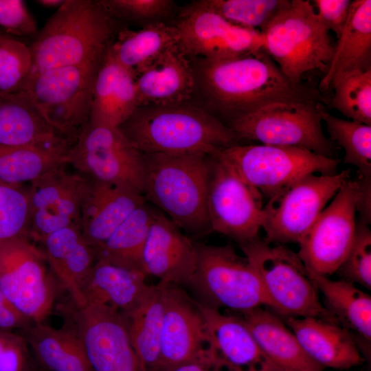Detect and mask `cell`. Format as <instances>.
I'll use <instances>...</instances> for the list:
<instances>
[{
    "label": "cell",
    "mask_w": 371,
    "mask_h": 371,
    "mask_svg": "<svg viewBox=\"0 0 371 371\" xmlns=\"http://www.w3.org/2000/svg\"><path fill=\"white\" fill-rule=\"evenodd\" d=\"M190 59L193 96L197 95L201 107L227 126L272 104L325 101L317 86L291 82L264 49L238 57Z\"/></svg>",
    "instance_id": "cell-1"
},
{
    "label": "cell",
    "mask_w": 371,
    "mask_h": 371,
    "mask_svg": "<svg viewBox=\"0 0 371 371\" xmlns=\"http://www.w3.org/2000/svg\"><path fill=\"white\" fill-rule=\"evenodd\" d=\"M117 128L142 153L210 155L240 142L229 126L190 101L140 105Z\"/></svg>",
    "instance_id": "cell-2"
},
{
    "label": "cell",
    "mask_w": 371,
    "mask_h": 371,
    "mask_svg": "<svg viewBox=\"0 0 371 371\" xmlns=\"http://www.w3.org/2000/svg\"><path fill=\"white\" fill-rule=\"evenodd\" d=\"M118 25L99 0H65L29 45L31 72L66 66L99 69L122 30Z\"/></svg>",
    "instance_id": "cell-3"
},
{
    "label": "cell",
    "mask_w": 371,
    "mask_h": 371,
    "mask_svg": "<svg viewBox=\"0 0 371 371\" xmlns=\"http://www.w3.org/2000/svg\"><path fill=\"white\" fill-rule=\"evenodd\" d=\"M143 196L194 237L212 232L207 211L208 155L143 153Z\"/></svg>",
    "instance_id": "cell-4"
},
{
    "label": "cell",
    "mask_w": 371,
    "mask_h": 371,
    "mask_svg": "<svg viewBox=\"0 0 371 371\" xmlns=\"http://www.w3.org/2000/svg\"><path fill=\"white\" fill-rule=\"evenodd\" d=\"M263 49L293 83L308 76L326 74L335 43L311 1L291 0L260 32Z\"/></svg>",
    "instance_id": "cell-5"
},
{
    "label": "cell",
    "mask_w": 371,
    "mask_h": 371,
    "mask_svg": "<svg viewBox=\"0 0 371 371\" xmlns=\"http://www.w3.org/2000/svg\"><path fill=\"white\" fill-rule=\"evenodd\" d=\"M239 247L255 269L267 307L274 313L283 318L315 317L339 325L323 306L297 253L260 238Z\"/></svg>",
    "instance_id": "cell-6"
},
{
    "label": "cell",
    "mask_w": 371,
    "mask_h": 371,
    "mask_svg": "<svg viewBox=\"0 0 371 371\" xmlns=\"http://www.w3.org/2000/svg\"><path fill=\"white\" fill-rule=\"evenodd\" d=\"M197 262L188 287L199 302L238 313L268 303L253 266L227 243L221 246L195 241Z\"/></svg>",
    "instance_id": "cell-7"
},
{
    "label": "cell",
    "mask_w": 371,
    "mask_h": 371,
    "mask_svg": "<svg viewBox=\"0 0 371 371\" xmlns=\"http://www.w3.org/2000/svg\"><path fill=\"white\" fill-rule=\"evenodd\" d=\"M245 183L270 199L309 174L334 175L340 163L308 150L268 144H236L212 154Z\"/></svg>",
    "instance_id": "cell-8"
},
{
    "label": "cell",
    "mask_w": 371,
    "mask_h": 371,
    "mask_svg": "<svg viewBox=\"0 0 371 371\" xmlns=\"http://www.w3.org/2000/svg\"><path fill=\"white\" fill-rule=\"evenodd\" d=\"M325 106L321 101L272 104L228 125L239 141L304 148L336 157L333 142L322 129Z\"/></svg>",
    "instance_id": "cell-9"
},
{
    "label": "cell",
    "mask_w": 371,
    "mask_h": 371,
    "mask_svg": "<svg viewBox=\"0 0 371 371\" xmlns=\"http://www.w3.org/2000/svg\"><path fill=\"white\" fill-rule=\"evenodd\" d=\"M98 69L66 66L33 71L21 92L52 128L76 139L89 122Z\"/></svg>",
    "instance_id": "cell-10"
},
{
    "label": "cell",
    "mask_w": 371,
    "mask_h": 371,
    "mask_svg": "<svg viewBox=\"0 0 371 371\" xmlns=\"http://www.w3.org/2000/svg\"><path fill=\"white\" fill-rule=\"evenodd\" d=\"M350 175L349 169L334 175L309 174L269 199L264 205L265 240L299 243Z\"/></svg>",
    "instance_id": "cell-11"
},
{
    "label": "cell",
    "mask_w": 371,
    "mask_h": 371,
    "mask_svg": "<svg viewBox=\"0 0 371 371\" xmlns=\"http://www.w3.org/2000/svg\"><path fill=\"white\" fill-rule=\"evenodd\" d=\"M68 164L91 179L128 186L143 194V153L117 128L93 126L87 122L69 149Z\"/></svg>",
    "instance_id": "cell-12"
},
{
    "label": "cell",
    "mask_w": 371,
    "mask_h": 371,
    "mask_svg": "<svg viewBox=\"0 0 371 371\" xmlns=\"http://www.w3.org/2000/svg\"><path fill=\"white\" fill-rule=\"evenodd\" d=\"M262 201V195L225 163L208 156L206 202L212 232L238 245L257 239L265 218Z\"/></svg>",
    "instance_id": "cell-13"
},
{
    "label": "cell",
    "mask_w": 371,
    "mask_h": 371,
    "mask_svg": "<svg viewBox=\"0 0 371 371\" xmlns=\"http://www.w3.org/2000/svg\"><path fill=\"white\" fill-rule=\"evenodd\" d=\"M44 252L25 237L0 242V291L32 323L49 316L57 281L47 270Z\"/></svg>",
    "instance_id": "cell-14"
},
{
    "label": "cell",
    "mask_w": 371,
    "mask_h": 371,
    "mask_svg": "<svg viewBox=\"0 0 371 371\" xmlns=\"http://www.w3.org/2000/svg\"><path fill=\"white\" fill-rule=\"evenodd\" d=\"M66 323L76 330L92 371H146L135 352L122 315L106 306L63 305Z\"/></svg>",
    "instance_id": "cell-15"
},
{
    "label": "cell",
    "mask_w": 371,
    "mask_h": 371,
    "mask_svg": "<svg viewBox=\"0 0 371 371\" xmlns=\"http://www.w3.org/2000/svg\"><path fill=\"white\" fill-rule=\"evenodd\" d=\"M355 180L346 181L300 241L298 256L311 271L336 273L352 246L357 227Z\"/></svg>",
    "instance_id": "cell-16"
},
{
    "label": "cell",
    "mask_w": 371,
    "mask_h": 371,
    "mask_svg": "<svg viewBox=\"0 0 371 371\" xmlns=\"http://www.w3.org/2000/svg\"><path fill=\"white\" fill-rule=\"evenodd\" d=\"M164 285L165 308L157 371L190 362L218 363L197 301L181 286Z\"/></svg>",
    "instance_id": "cell-17"
},
{
    "label": "cell",
    "mask_w": 371,
    "mask_h": 371,
    "mask_svg": "<svg viewBox=\"0 0 371 371\" xmlns=\"http://www.w3.org/2000/svg\"><path fill=\"white\" fill-rule=\"evenodd\" d=\"M175 25L179 47L189 58L238 57L263 49L259 30L236 25L198 1L183 10Z\"/></svg>",
    "instance_id": "cell-18"
},
{
    "label": "cell",
    "mask_w": 371,
    "mask_h": 371,
    "mask_svg": "<svg viewBox=\"0 0 371 371\" xmlns=\"http://www.w3.org/2000/svg\"><path fill=\"white\" fill-rule=\"evenodd\" d=\"M89 178L58 166L31 182L30 233L41 241L49 234L71 225L80 227L81 205Z\"/></svg>",
    "instance_id": "cell-19"
},
{
    "label": "cell",
    "mask_w": 371,
    "mask_h": 371,
    "mask_svg": "<svg viewBox=\"0 0 371 371\" xmlns=\"http://www.w3.org/2000/svg\"><path fill=\"white\" fill-rule=\"evenodd\" d=\"M196 262L195 241L157 210L141 255V271L161 282L188 286Z\"/></svg>",
    "instance_id": "cell-20"
},
{
    "label": "cell",
    "mask_w": 371,
    "mask_h": 371,
    "mask_svg": "<svg viewBox=\"0 0 371 371\" xmlns=\"http://www.w3.org/2000/svg\"><path fill=\"white\" fill-rule=\"evenodd\" d=\"M198 302L214 354L232 371H280L266 357L238 315Z\"/></svg>",
    "instance_id": "cell-21"
},
{
    "label": "cell",
    "mask_w": 371,
    "mask_h": 371,
    "mask_svg": "<svg viewBox=\"0 0 371 371\" xmlns=\"http://www.w3.org/2000/svg\"><path fill=\"white\" fill-rule=\"evenodd\" d=\"M146 200L140 192L124 186L89 179L80 210V229L94 249Z\"/></svg>",
    "instance_id": "cell-22"
},
{
    "label": "cell",
    "mask_w": 371,
    "mask_h": 371,
    "mask_svg": "<svg viewBox=\"0 0 371 371\" xmlns=\"http://www.w3.org/2000/svg\"><path fill=\"white\" fill-rule=\"evenodd\" d=\"M134 74L141 105L182 103L193 96L191 60L179 45L166 49Z\"/></svg>",
    "instance_id": "cell-23"
},
{
    "label": "cell",
    "mask_w": 371,
    "mask_h": 371,
    "mask_svg": "<svg viewBox=\"0 0 371 371\" xmlns=\"http://www.w3.org/2000/svg\"><path fill=\"white\" fill-rule=\"evenodd\" d=\"M284 320L306 354L324 368L347 370L364 362L356 338L341 326L311 317Z\"/></svg>",
    "instance_id": "cell-24"
},
{
    "label": "cell",
    "mask_w": 371,
    "mask_h": 371,
    "mask_svg": "<svg viewBox=\"0 0 371 371\" xmlns=\"http://www.w3.org/2000/svg\"><path fill=\"white\" fill-rule=\"evenodd\" d=\"M52 275L69 295L74 305H85L82 286L95 262V250L76 225L56 230L41 241Z\"/></svg>",
    "instance_id": "cell-25"
},
{
    "label": "cell",
    "mask_w": 371,
    "mask_h": 371,
    "mask_svg": "<svg viewBox=\"0 0 371 371\" xmlns=\"http://www.w3.org/2000/svg\"><path fill=\"white\" fill-rule=\"evenodd\" d=\"M238 315L244 321L261 350L280 371H324L313 361L286 324L262 307Z\"/></svg>",
    "instance_id": "cell-26"
},
{
    "label": "cell",
    "mask_w": 371,
    "mask_h": 371,
    "mask_svg": "<svg viewBox=\"0 0 371 371\" xmlns=\"http://www.w3.org/2000/svg\"><path fill=\"white\" fill-rule=\"evenodd\" d=\"M141 271L95 260L81 289L86 304L110 307L122 315L139 302L148 284Z\"/></svg>",
    "instance_id": "cell-27"
},
{
    "label": "cell",
    "mask_w": 371,
    "mask_h": 371,
    "mask_svg": "<svg viewBox=\"0 0 371 371\" xmlns=\"http://www.w3.org/2000/svg\"><path fill=\"white\" fill-rule=\"evenodd\" d=\"M371 69V1H352L346 23L335 43L334 52L326 74L318 89L330 88L332 78L355 70Z\"/></svg>",
    "instance_id": "cell-28"
},
{
    "label": "cell",
    "mask_w": 371,
    "mask_h": 371,
    "mask_svg": "<svg viewBox=\"0 0 371 371\" xmlns=\"http://www.w3.org/2000/svg\"><path fill=\"white\" fill-rule=\"evenodd\" d=\"M69 139L52 128L23 93H0V146L54 144Z\"/></svg>",
    "instance_id": "cell-29"
},
{
    "label": "cell",
    "mask_w": 371,
    "mask_h": 371,
    "mask_svg": "<svg viewBox=\"0 0 371 371\" xmlns=\"http://www.w3.org/2000/svg\"><path fill=\"white\" fill-rule=\"evenodd\" d=\"M23 332L30 349L47 370L92 371L82 341L69 324L56 328L34 323Z\"/></svg>",
    "instance_id": "cell-30"
},
{
    "label": "cell",
    "mask_w": 371,
    "mask_h": 371,
    "mask_svg": "<svg viewBox=\"0 0 371 371\" xmlns=\"http://www.w3.org/2000/svg\"><path fill=\"white\" fill-rule=\"evenodd\" d=\"M164 285H148L137 304L122 315L132 346L146 371H157L164 315Z\"/></svg>",
    "instance_id": "cell-31"
},
{
    "label": "cell",
    "mask_w": 371,
    "mask_h": 371,
    "mask_svg": "<svg viewBox=\"0 0 371 371\" xmlns=\"http://www.w3.org/2000/svg\"><path fill=\"white\" fill-rule=\"evenodd\" d=\"M318 292L323 296L324 308L340 326L352 330L366 344L371 339V297L349 281L333 280L307 268Z\"/></svg>",
    "instance_id": "cell-32"
},
{
    "label": "cell",
    "mask_w": 371,
    "mask_h": 371,
    "mask_svg": "<svg viewBox=\"0 0 371 371\" xmlns=\"http://www.w3.org/2000/svg\"><path fill=\"white\" fill-rule=\"evenodd\" d=\"M179 43L175 25L155 21L138 30L122 29L109 53L120 66L135 73Z\"/></svg>",
    "instance_id": "cell-33"
},
{
    "label": "cell",
    "mask_w": 371,
    "mask_h": 371,
    "mask_svg": "<svg viewBox=\"0 0 371 371\" xmlns=\"http://www.w3.org/2000/svg\"><path fill=\"white\" fill-rule=\"evenodd\" d=\"M156 211L146 201L134 210L108 238L94 249L95 260L141 271V255Z\"/></svg>",
    "instance_id": "cell-34"
},
{
    "label": "cell",
    "mask_w": 371,
    "mask_h": 371,
    "mask_svg": "<svg viewBox=\"0 0 371 371\" xmlns=\"http://www.w3.org/2000/svg\"><path fill=\"white\" fill-rule=\"evenodd\" d=\"M70 141L6 148L0 154V181L14 184L38 179L68 164Z\"/></svg>",
    "instance_id": "cell-35"
},
{
    "label": "cell",
    "mask_w": 371,
    "mask_h": 371,
    "mask_svg": "<svg viewBox=\"0 0 371 371\" xmlns=\"http://www.w3.org/2000/svg\"><path fill=\"white\" fill-rule=\"evenodd\" d=\"M322 122L330 139L344 150V162L357 168V177L371 179V126L325 111Z\"/></svg>",
    "instance_id": "cell-36"
},
{
    "label": "cell",
    "mask_w": 371,
    "mask_h": 371,
    "mask_svg": "<svg viewBox=\"0 0 371 371\" xmlns=\"http://www.w3.org/2000/svg\"><path fill=\"white\" fill-rule=\"evenodd\" d=\"M330 105L343 115L371 126V69L355 70L335 76L330 87Z\"/></svg>",
    "instance_id": "cell-37"
},
{
    "label": "cell",
    "mask_w": 371,
    "mask_h": 371,
    "mask_svg": "<svg viewBox=\"0 0 371 371\" xmlns=\"http://www.w3.org/2000/svg\"><path fill=\"white\" fill-rule=\"evenodd\" d=\"M201 5L227 21L261 32L290 0H201Z\"/></svg>",
    "instance_id": "cell-38"
},
{
    "label": "cell",
    "mask_w": 371,
    "mask_h": 371,
    "mask_svg": "<svg viewBox=\"0 0 371 371\" xmlns=\"http://www.w3.org/2000/svg\"><path fill=\"white\" fill-rule=\"evenodd\" d=\"M32 65L28 45L3 33L0 35V93L21 92Z\"/></svg>",
    "instance_id": "cell-39"
},
{
    "label": "cell",
    "mask_w": 371,
    "mask_h": 371,
    "mask_svg": "<svg viewBox=\"0 0 371 371\" xmlns=\"http://www.w3.org/2000/svg\"><path fill=\"white\" fill-rule=\"evenodd\" d=\"M30 224L28 192L9 184H0V242L25 237Z\"/></svg>",
    "instance_id": "cell-40"
},
{
    "label": "cell",
    "mask_w": 371,
    "mask_h": 371,
    "mask_svg": "<svg viewBox=\"0 0 371 371\" xmlns=\"http://www.w3.org/2000/svg\"><path fill=\"white\" fill-rule=\"evenodd\" d=\"M341 279L371 289V231L359 220L350 249L337 271Z\"/></svg>",
    "instance_id": "cell-41"
},
{
    "label": "cell",
    "mask_w": 371,
    "mask_h": 371,
    "mask_svg": "<svg viewBox=\"0 0 371 371\" xmlns=\"http://www.w3.org/2000/svg\"><path fill=\"white\" fill-rule=\"evenodd\" d=\"M120 68L108 51L94 81L88 122L91 125L109 127L111 102Z\"/></svg>",
    "instance_id": "cell-42"
},
{
    "label": "cell",
    "mask_w": 371,
    "mask_h": 371,
    "mask_svg": "<svg viewBox=\"0 0 371 371\" xmlns=\"http://www.w3.org/2000/svg\"><path fill=\"white\" fill-rule=\"evenodd\" d=\"M100 3L117 21L131 22L159 21L171 10L170 0H99Z\"/></svg>",
    "instance_id": "cell-43"
},
{
    "label": "cell",
    "mask_w": 371,
    "mask_h": 371,
    "mask_svg": "<svg viewBox=\"0 0 371 371\" xmlns=\"http://www.w3.org/2000/svg\"><path fill=\"white\" fill-rule=\"evenodd\" d=\"M140 105L135 74L121 66L111 102L109 127L117 128Z\"/></svg>",
    "instance_id": "cell-44"
},
{
    "label": "cell",
    "mask_w": 371,
    "mask_h": 371,
    "mask_svg": "<svg viewBox=\"0 0 371 371\" xmlns=\"http://www.w3.org/2000/svg\"><path fill=\"white\" fill-rule=\"evenodd\" d=\"M0 31L12 37H36V21L21 0H0Z\"/></svg>",
    "instance_id": "cell-45"
},
{
    "label": "cell",
    "mask_w": 371,
    "mask_h": 371,
    "mask_svg": "<svg viewBox=\"0 0 371 371\" xmlns=\"http://www.w3.org/2000/svg\"><path fill=\"white\" fill-rule=\"evenodd\" d=\"M33 366L23 335L0 331V371H29Z\"/></svg>",
    "instance_id": "cell-46"
},
{
    "label": "cell",
    "mask_w": 371,
    "mask_h": 371,
    "mask_svg": "<svg viewBox=\"0 0 371 371\" xmlns=\"http://www.w3.org/2000/svg\"><path fill=\"white\" fill-rule=\"evenodd\" d=\"M311 2L322 24L337 38L348 20L352 1L314 0Z\"/></svg>",
    "instance_id": "cell-47"
},
{
    "label": "cell",
    "mask_w": 371,
    "mask_h": 371,
    "mask_svg": "<svg viewBox=\"0 0 371 371\" xmlns=\"http://www.w3.org/2000/svg\"><path fill=\"white\" fill-rule=\"evenodd\" d=\"M32 324L0 291V331L12 332L16 328L25 330Z\"/></svg>",
    "instance_id": "cell-48"
},
{
    "label": "cell",
    "mask_w": 371,
    "mask_h": 371,
    "mask_svg": "<svg viewBox=\"0 0 371 371\" xmlns=\"http://www.w3.org/2000/svg\"><path fill=\"white\" fill-rule=\"evenodd\" d=\"M357 183L355 203L359 221L370 225L371 222V179L358 177Z\"/></svg>",
    "instance_id": "cell-49"
},
{
    "label": "cell",
    "mask_w": 371,
    "mask_h": 371,
    "mask_svg": "<svg viewBox=\"0 0 371 371\" xmlns=\"http://www.w3.org/2000/svg\"><path fill=\"white\" fill-rule=\"evenodd\" d=\"M164 371H232L221 363H203L190 362L183 363Z\"/></svg>",
    "instance_id": "cell-50"
},
{
    "label": "cell",
    "mask_w": 371,
    "mask_h": 371,
    "mask_svg": "<svg viewBox=\"0 0 371 371\" xmlns=\"http://www.w3.org/2000/svg\"><path fill=\"white\" fill-rule=\"evenodd\" d=\"M65 0H37L35 2L39 5L48 9H58L62 6Z\"/></svg>",
    "instance_id": "cell-51"
},
{
    "label": "cell",
    "mask_w": 371,
    "mask_h": 371,
    "mask_svg": "<svg viewBox=\"0 0 371 371\" xmlns=\"http://www.w3.org/2000/svg\"><path fill=\"white\" fill-rule=\"evenodd\" d=\"M29 371H41V370L36 369L34 366H33Z\"/></svg>",
    "instance_id": "cell-52"
},
{
    "label": "cell",
    "mask_w": 371,
    "mask_h": 371,
    "mask_svg": "<svg viewBox=\"0 0 371 371\" xmlns=\"http://www.w3.org/2000/svg\"><path fill=\"white\" fill-rule=\"evenodd\" d=\"M6 148L5 147H1L0 146V154Z\"/></svg>",
    "instance_id": "cell-53"
},
{
    "label": "cell",
    "mask_w": 371,
    "mask_h": 371,
    "mask_svg": "<svg viewBox=\"0 0 371 371\" xmlns=\"http://www.w3.org/2000/svg\"><path fill=\"white\" fill-rule=\"evenodd\" d=\"M1 34H3V32H1L0 31V35H1Z\"/></svg>",
    "instance_id": "cell-54"
}]
</instances>
